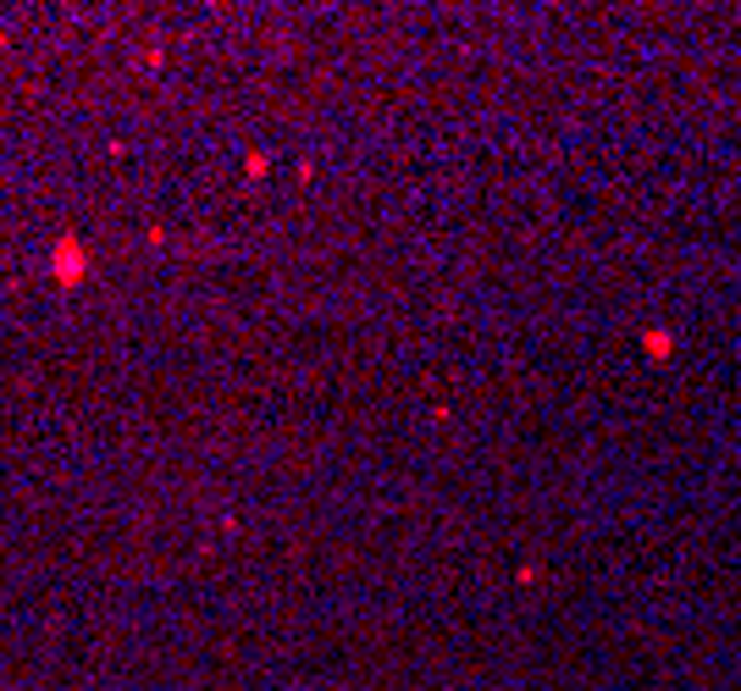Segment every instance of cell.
<instances>
[{
	"mask_svg": "<svg viewBox=\"0 0 741 691\" xmlns=\"http://www.w3.org/2000/svg\"><path fill=\"white\" fill-rule=\"evenodd\" d=\"M50 283H56L61 294H72V288L89 283V243L77 238V233H56V238H50Z\"/></svg>",
	"mask_w": 741,
	"mask_h": 691,
	"instance_id": "1",
	"label": "cell"
}]
</instances>
